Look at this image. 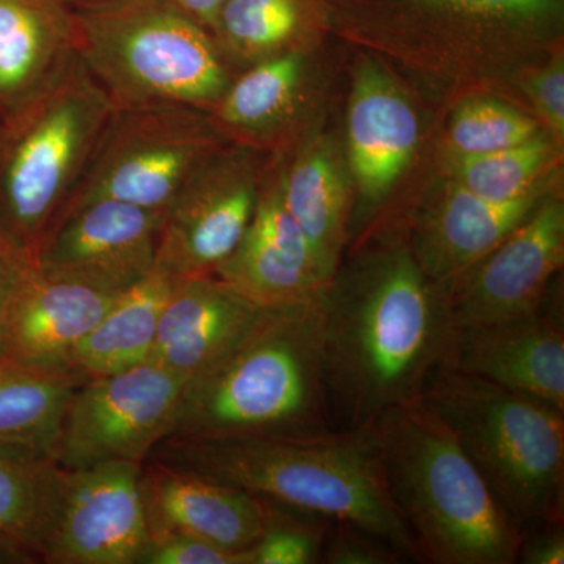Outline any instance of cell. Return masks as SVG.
<instances>
[{
	"label": "cell",
	"mask_w": 564,
	"mask_h": 564,
	"mask_svg": "<svg viewBox=\"0 0 564 564\" xmlns=\"http://www.w3.org/2000/svg\"><path fill=\"white\" fill-rule=\"evenodd\" d=\"M447 291L423 273L406 228L340 263L322 292L323 373L334 429L372 425L419 399L454 337Z\"/></svg>",
	"instance_id": "1"
},
{
	"label": "cell",
	"mask_w": 564,
	"mask_h": 564,
	"mask_svg": "<svg viewBox=\"0 0 564 564\" xmlns=\"http://www.w3.org/2000/svg\"><path fill=\"white\" fill-rule=\"evenodd\" d=\"M560 0H334V28L441 99H462L555 52Z\"/></svg>",
	"instance_id": "2"
},
{
	"label": "cell",
	"mask_w": 564,
	"mask_h": 564,
	"mask_svg": "<svg viewBox=\"0 0 564 564\" xmlns=\"http://www.w3.org/2000/svg\"><path fill=\"white\" fill-rule=\"evenodd\" d=\"M148 459L242 489L263 502L345 522L419 562L389 496L372 425L302 436H169Z\"/></svg>",
	"instance_id": "3"
},
{
	"label": "cell",
	"mask_w": 564,
	"mask_h": 564,
	"mask_svg": "<svg viewBox=\"0 0 564 564\" xmlns=\"http://www.w3.org/2000/svg\"><path fill=\"white\" fill-rule=\"evenodd\" d=\"M333 429L323 373L321 293L265 307L220 361L191 378L170 436H302Z\"/></svg>",
	"instance_id": "4"
},
{
	"label": "cell",
	"mask_w": 564,
	"mask_h": 564,
	"mask_svg": "<svg viewBox=\"0 0 564 564\" xmlns=\"http://www.w3.org/2000/svg\"><path fill=\"white\" fill-rule=\"evenodd\" d=\"M372 426L389 496L419 562L518 563L522 534L421 397L389 408Z\"/></svg>",
	"instance_id": "5"
},
{
	"label": "cell",
	"mask_w": 564,
	"mask_h": 564,
	"mask_svg": "<svg viewBox=\"0 0 564 564\" xmlns=\"http://www.w3.org/2000/svg\"><path fill=\"white\" fill-rule=\"evenodd\" d=\"M421 399L447 423L522 536L563 524V411L454 369L434 375Z\"/></svg>",
	"instance_id": "6"
},
{
	"label": "cell",
	"mask_w": 564,
	"mask_h": 564,
	"mask_svg": "<svg viewBox=\"0 0 564 564\" xmlns=\"http://www.w3.org/2000/svg\"><path fill=\"white\" fill-rule=\"evenodd\" d=\"M74 17L80 61L115 109L210 110L239 73L214 33L173 0H107Z\"/></svg>",
	"instance_id": "7"
},
{
	"label": "cell",
	"mask_w": 564,
	"mask_h": 564,
	"mask_svg": "<svg viewBox=\"0 0 564 564\" xmlns=\"http://www.w3.org/2000/svg\"><path fill=\"white\" fill-rule=\"evenodd\" d=\"M113 109L79 57L7 126L0 143V231L33 261L87 172Z\"/></svg>",
	"instance_id": "8"
},
{
	"label": "cell",
	"mask_w": 564,
	"mask_h": 564,
	"mask_svg": "<svg viewBox=\"0 0 564 564\" xmlns=\"http://www.w3.org/2000/svg\"><path fill=\"white\" fill-rule=\"evenodd\" d=\"M226 144L209 111L198 107L113 109L62 215L95 199L165 212L193 174Z\"/></svg>",
	"instance_id": "9"
},
{
	"label": "cell",
	"mask_w": 564,
	"mask_h": 564,
	"mask_svg": "<svg viewBox=\"0 0 564 564\" xmlns=\"http://www.w3.org/2000/svg\"><path fill=\"white\" fill-rule=\"evenodd\" d=\"M185 383L154 361L82 381L63 415L55 462L63 470L143 464L172 434Z\"/></svg>",
	"instance_id": "10"
},
{
	"label": "cell",
	"mask_w": 564,
	"mask_h": 564,
	"mask_svg": "<svg viewBox=\"0 0 564 564\" xmlns=\"http://www.w3.org/2000/svg\"><path fill=\"white\" fill-rule=\"evenodd\" d=\"M272 154L226 144L163 212L159 265L185 278L215 274L250 226Z\"/></svg>",
	"instance_id": "11"
},
{
	"label": "cell",
	"mask_w": 564,
	"mask_h": 564,
	"mask_svg": "<svg viewBox=\"0 0 564 564\" xmlns=\"http://www.w3.org/2000/svg\"><path fill=\"white\" fill-rule=\"evenodd\" d=\"M564 263V204L552 193L470 269L444 285L454 329L533 313Z\"/></svg>",
	"instance_id": "12"
},
{
	"label": "cell",
	"mask_w": 564,
	"mask_h": 564,
	"mask_svg": "<svg viewBox=\"0 0 564 564\" xmlns=\"http://www.w3.org/2000/svg\"><path fill=\"white\" fill-rule=\"evenodd\" d=\"M139 463L65 470L47 564H141L151 543Z\"/></svg>",
	"instance_id": "13"
},
{
	"label": "cell",
	"mask_w": 564,
	"mask_h": 564,
	"mask_svg": "<svg viewBox=\"0 0 564 564\" xmlns=\"http://www.w3.org/2000/svg\"><path fill=\"white\" fill-rule=\"evenodd\" d=\"M163 212L117 199L66 210L36 251L39 272L124 292L158 261Z\"/></svg>",
	"instance_id": "14"
},
{
	"label": "cell",
	"mask_w": 564,
	"mask_h": 564,
	"mask_svg": "<svg viewBox=\"0 0 564 564\" xmlns=\"http://www.w3.org/2000/svg\"><path fill=\"white\" fill-rule=\"evenodd\" d=\"M551 291L533 313L455 329L443 369L484 378L564 413L563 306Z\"/></svg>",
	"instance_id": "15"
},
{
	"label": "cell",
	"mask_w": 564,
	"mask_h": 564,
	"mask_svg": "<svg viewBox=\"0 0 564 564\" xmlns=\"http://www.w3.org/2000/svg\"><path fill=\"white\" fill-rule=\"evenodd\" d=\"M215 276L261 307L306 302L325 289L310 243L282 198L276 154L247 232Z\"/></svg>",
	"instance_id": "16"
},
{
	"label": "cell",
	"mask_w": 564,
	"mask_h": 564,
	"mask_svg": "<svg viewBox=\"0 0 564 564\" xmlns=\"http://www.w3.org/2000/svg\"><path fill=\"white\" fill-rule=\"evenodd\" d=\"M347 140L356 187L367 203H380L413 162L421 124L392 70L372 55H362L352 74Z\"/></svg>",
	"instance_id": "17"
},
{
	"label": "cell",
	"mask_w": 564,
	"mask_h": 564,
	"mask_svg": "<svg viewBox=\"0 0 564 564\" xmlns=\"http://www.w3.org/2000/svg\"><path fill=\"white\" fill-rule=\"evenodd\" d=\"M552 193L496 203L452 180L415 210L406 228L415 261L430 280L447 285L492 251Z\"/></svg>",
	"instance_id": "18"
},
{
	"label": "cell",
	"mask_w": 564,
	"mask_h": 564,
	"mask_svg": "<svg viewBox=\"0 0 564 564\" xmlns=\"http://www.w3.org/2000/svg\"><path fill=\"white\" fill-rule=\"evenodd\" d=\"M141 494L151 538L188 534L232 551H250L265 527L263 500L154 459L143 463Z\"/></svg>",
	"instance_id": "19"
},
{
	"label": "cell",
	"mask_w": 564,
	"mask_h": 564,
	"mask_svg": "<svg viewBox=\"0 0 564 564\" xmlns=\"http://www.w3.org/2000/svg\"><path fill=\"white\" fill-rule=\"evenodd\" d=\"M79 58L74 10L63 0H0V121L9 126Z\"/></svg>",
	"instance_id": "20"
},
{
	"label": "cell",
	"mask_w": 564,
	"mask_h": 564,
	"mask_svg": "<svg viewBox=\"0 0 564 564\" xmlns=\"http://www.w3.org/2000/svg\"><path fill=\"white\" fill-rule=\"evenodd\" d=\"M263 310L215 274L185 278L163 310L148 361L188 381L220 361Z\"/></svg>",
	"instance_id": "21"
},
{
	"label": "cell",
	"mask_w": 564,
	"mask_h": 564,
	"mask_svg": "<svg viewBox=\"0 0 564 564\" xmlns=\"http://www.w3.org/2000/svg\"><path fill=\"white\" fill-rule=\"evenodd\" d=\"M121 293L35 269L11 314L3 358L41 372L73 373L74 352Z\"/></svg>",
	"instance_id": "22"
},
{
	"label": "cell",
	"mask_w": 564,
	"mask_h": 564,
	"mask_svg": "<svg viewBox=\"0 0 564 564\" xmlns=\"http://www.w3.org/2000/svg\"><path fill=\"white\" fill-rule=\"evenodd\" d=\"M306 68L300 47L245 66L207 110L218 131L240 147L270 154L285 150L302 104Z\"/></svg>",
	"instance_id": "23"
},
{
	"label": "cell",
	"mask_w": 564,
	"mask_h": 564,
	"mask_svg": "<svg viewBox=\"0 0 564 564\" xmlns=\"http://www.w3.org/2000/svg\"><path fill=\"white\" fill-rule=\"evenodd\" d=\"M282 198L300 226L325 284L345 258L350 223V187L339 152L328 140H311L295 151L274 152Z\"/></svg>",
	"instance_id": "24"
},
{
	"label": "cell",
	"mask_w": 564,
	"mask_h": 564,
	"mask_svg": "<svg viewBox=\"0 0 564 564\" xmlns=\"http://www.w3.org/2000/svg\"><path fill=\"white\" fill-rule=\"evenodd\" d=\"M182 278L155 263L143 280L121 293L74 352L70 372L84 380L148 361L159 323Z\"/></svg>",
	"instance_id": "25"
},
{
	"label": "cell",
	"mask_w": 564,
	"mask_h": 564,
	"mask_svg": "<svg viewBox=\"0 0 564 564\" xmlns=\"http://www.w3.org/2000/svg\"><path fill=\"white\" fill-rule=\"evenodd\" d=\"M63 475L54 456L0 443V536L39 563L57 518Z\"/></svg>",
	"instance_id": "26"
},
{
	"label": "cell",
	"mask_w": 564,
	"mask_h": 564,
	"mask_svg": "<svg viewBox=\"0 0 564 564\" xmlns=\"http://www.w3.org/2000/svg\"><path fill=\"white\" fill-rule=\"evenodd\" d=\"M84 378L0 359V443L54 456L63 415Z\"/></svg>",
	"instance_id": "27"
},
{
	"label": "cell",
	"mask_w": 564,
	"mask_h": 564,
	"mask_svg": "<svg viewBox=\"0 0 564 564\" xmlns=\"http://www.w3.org/2000/svg\"><path fill=\"white\" fill-rule=\"evenodd\" d=\"M558 162V141L547 131L533 139L473 158H454V180L480 198L503 203L543 191H555L552 169Z\"/></svg>",
	"instance_id": "28"
},
{
	"label": "cell",
	"mask_w": 564,
	"mask_h": 564,
	"mask_svg": "<svg viewBox=\"0 0 564 564\" xmlns=\"http://www.w3.org/2000/svg\"><path fill=\"white\" fill-rule=\"evenodd\" d=\"M302 29L300 0H228L214 35L240 70L281 52L299 50Z\"/></svg>",
	"instance_id": "29"
},
{
	"label": "cell",
	"mask_w": 564,
	"mask_h": 564,
	"mask_svg": "<svg viewBox=\"0 0 564 564\" xmlns=\"http://www.w3.org/2000/svg\"><path fill=\"white\" fill-rule=\"evenodd\" d=\"M543 129L536 118L510 104L474 95L455 107L448 124V144L454 158H473L524 143Z\"/></svg>",
	"instance_id": "30"
},
{
	"label": "cell",
	"mask_w": 564,
	"mask_h": 564,
	"mask_svg": "<svg viewBox=\"0 0 564 564\" xmlns=\"http://www.w3.org/2000/svg\"><path fill=\"white\" fill-rule=\"evenodd\" d=\"M265 505V527L250 549L251 564L321 563L323 544L333 521L281 505Z\"/></svg>",
	"instance_id": "31"
},
{
	"label": "cell",
	"mask_w": 564,
	"mask_h": 564,
	"mask_svg": "<svg viewBox=\"0 0 564 564\" xmlns=\"http://www.w3.org/2000/svg\"><path fill=\"white\" fill-rule=\"evenodd\" d=\"M536 111V120L560 144L564 137V63L563 52H552L551 57L527 69L518 79Z\"/></svg>",
	"instance_id": "32"
},
{
	"label": "cell",
	"mask_w": 564,
	"mask_h": 564,
	"mask_svg": "<svg viewBox=\"0 0 564 564\" xmlns=\"http://www.w3.org/2000/svg\"><path fill=\"white\" fill-rule=\"evenodd\" d=\"M406 562L391 544L345 522H333L323 544L321 563L393 564Z\"/></svg>",
	"instance_id": "33"
},
{
	"label": "cell",
	"mask_w": 564,
	"mask_h": 564,
	"mask_svg": "<svg viewBox=\"0 0 564 564\" xmlns=\"http://www.w3.org/2000/svg\"><path fill=\"white\" fill-rule=\"evenodd\" d=\"M141 564H251V554L188 534H162L151 538Z\"/></svg>",
	"instance_id": "34"
},
{
	"label": "cell",
	"mask_w": 564,
	"mask_h": 564,
	"mask_svg": "<svg viewBox=\"0 0 564 564\" xmlns=\"http://www.w3.org/2000/svg\"><path fill=\"white\" fill-rule=\"evenodd\" d=\"M35 269L32 256L0 231V359L6 355L11 314Z\"/></svg>",
	"instance_id": "35"
},
{
	"label": "cell",
	"mask_w": 564,
	"mask_h": 564,
	"mask_svg": "<svg viewBox=\"0 0 564 564\" xmlns=\"http://www.w3.org/2000/svg\"><path fill=\"white\" fill-rule=\"evenodd\" d=\"M518 563L563 564V524H551L534 529L522 536Z\"/></svg>",
	"instance_id": "36"
},
{
	"label": "cell",
	"mask_w": 564,
	"mask_h": 564,
	"mask_svg": "<svg viewBox=\"0 0 564 564\" xmlns=\"http://www.w3.org/2000/svg\"><path fill=\"white\" fill-rule=\"evenodd\" d=\"M188 17L198 21L207 31L215 32L218 17L228 0H173Z\"/></svg>",
	"instance_id": "37"
},
{
	"label": "cell",
	"mask_w": 564,
	"mask_h": 564,
	"mask_svg": "<svg viewBox=\"0 0 564 564\" xmlns=\"http://www.w3.org/2000/svg\"><path fill=\"white\" fill-rule=\"evenodd\" d=\"M39 563L32 554L14 544L13 541L0 536V564H32Z\"/></svg>",
	"instance_id": "38"
},
{
	"label": "cell",
	"mask_w": 564,
	"mask_h": 564,
	"mask_svg": "<svg viewBox=\"0 0 564 564\" xmlns=\"http://www.w3.org/2000/svg\"><path fill=\"white\" fill-rule=\"evenodd\" d=\"M66 6L70 7V9H82V7H90L96 6V3L107 2V0H63Z\"/></svg>",
	"instance_id": "39"
},
{
	"label": "cell",
	"mask_w": 564,
	"mask_h": 564,
	"mask_svg": "<svg viewBox=\"0 0 564 564\" xmlns=\"http://www.w3.org/2000/svg\"><path fill=\"white\" fill-rule=\"evenodd\" d=\"M3 133H6V126H3L2 121H0V143H2Z\"/></svg>",
	"instance_id": "40"
}]
</instances>
